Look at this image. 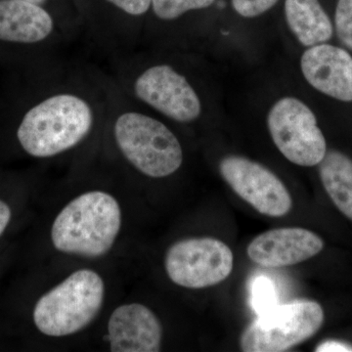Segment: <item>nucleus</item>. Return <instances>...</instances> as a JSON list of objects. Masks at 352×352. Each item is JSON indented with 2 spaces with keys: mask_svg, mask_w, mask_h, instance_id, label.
<instances>
[{
  "mask_svg": "<svg viewBox=\"0 0 352 352\" xmlns=\"http://www.w3.org/2000/svg\"><path fill=\"white\" fill-rule=\"evenodd\" d=\"M319 166L324 188L336 207L352 220V160L342 152L326 153Z\"/></svg>",
  "mask_w": 352,
  "mask_h": 352,
  "instance_id": "15",
  "label": "nucleus"
},
{
  "mask_svg": "<svg viewBox=\"0 0 352 352\" xmlns=\"http://www.w3.org/2000/svg\"><path fill=\"white\" fill-rule=\"evenodd\" d=\"M94 101L75 89H60L41 97L25 111L16 138L25 153L50 159L85 142L96 124Z\"/></svg>",
  "mask_w": 352,
  "mask_h": 352,
  "instance_id": "1",
  "label": "nucleus"
},
{
  "mask_svg": "<svg viewBox=\"0 0 352 352\" xmlns=\"http://www.w3.org/2000/svg\"><path fill=\"white\" fill-rule=\"evenodd\" d=\"M105 339L110 351L157 352L161 351L163 326L151 308L126 302L109 317Z\"/></svg>",
  "mask_w": 352,
  "mask_h": 352,
  "instance_id": "10",
  "label": "nucleus"
},
{
  "mask_svg": "<svg viewBox=\"0 0 352 352\" xmlns=\"http://www.w3.org/2000/svg\"><path fill=\"white\" fill-rule=\"evenodd\" d=\"M267 126L277 149L296 166H318L327 153L314 111L296 97H283L273 104Z\"/></svg>",
  "mask_w": 352,
  "mask_h": 352,
  "instance_id": "6",
  "label": "nucleus"
},
{
  "mask_svg": "<svg viewBox=\"0 0 352 352\" xmlns=\"http://www.w3.org/2000/svg\"><path fill=\"white\" fill-rule=\"evenodd\" d=\"M230 248L210 237L189 238L171 245L164 256L170 281L187 289H204L221 283L233 270Z\"/></svg>",
  "mask_w": 352,
  "mask_h": 352,
  "instance_id": "7",
  "label": "nucleus"
},
{
  "mask_svg": "<svg viewBox=\"0 0 352 352\" xmlns=\"http://www.w3.org/2000/svg\"><path fill=\"white\" fill-rule=\"evenodd\" d=\"M317 352H351L352 346L338 340H327L315 349Z\"/></svg>",
  "mask_w": 352,
  "mask_h": 352,
  "instance_id": "21",
  "label": "nucleus"
},
{
  "mask_svg": "<svg viewBox=\"0 0 352 352\" xmlns=\"http://www.w3.org/2000/svg\"><path fill=\"white\" fill-rule=\"evenodd\" d=\"M129 16L144 15L152 6V0H107Z\"/></svg>",
  "mask_w": 352,
  "mask_h": 352,
  "instance_id": "20",
  "label": "nucleus"
},
{
  "mask_svg": "<svg viewBox=\"0 0 352 352\" xmlns=\"http://www.w3.org/2000/svg\"><path fill=\"white\" fill-rule=\"evenodd\" d=\"M122 221V207L115 196L104 190H89L58 212L51 226V243L62 254L101 258L117 243Z\"/></svg>",
  "mask_w": 352,
  "mask_h": 352,
  "instance_id": "2",
  "label": "nucleus"
},
{
  "mask_svg": "<svg viewBox=\"0 0 352 352\" xmlns=\"http://www.w3.org/2000/svg\"><path fill=\"white\" fill-rule=\"evenodd\" d=\"M323 247V241L312 231L287 227L266 231L254 238L248 247V256L263 267L279 268L314 258Z\"/></svg>",
  "mask_w": 352,
  "mask_h": 352,
  "instance_id": "11",
  "label": "nucleus"
},
{
  "mask_svg": "<svg viewBox=\"0 0 352 352\" xmlns=\"http://www.w3.org/2000/svg\"><path fill=\"white\" fill-rule=\"evenodd\" d=\"M279 0H231L234 11L244 18H256L270 10Z\"/></svg>",
  "mask_w": 352,
  "mask_h": 352,
  "instance_id": "19",
  "label": "nucleus"
},
{
  "mask_svg": "<svg viewBox=\"0 0 352 352\" xmlns=\"http://www.w3.org/2000/svg\"><path fill=\"white\" fill-rule=\"evenodd\" d=\"M105 296L106 284L100 273L90 268L74 271L38 298L32 321L46 337L76 335L96 319Z\"/></svg>",
  "mask_w": 352,
  "mask_h": 352,
  "instance_id": "3",
  "label": "nucleus"
},
{
  "mask_svg": "<svg viewBox=\"0 0 352 352\" xmlns=\"http://www.w3.org/2000/svg\"><path fill=\"white\" fill-rule=\"evenodd\" d=\"M215 0H152L151 8L160 20L173 21L189 11L212 6Z\"/></svg>",
  "mask_w": 352,
  "mask_h": 352,
  "instance_id": "16",
  "label": "nucleus"
},
{
  "mask_svg": "<svg viewBox=\"0 0 352 352\" xmlns=\"http://www.w3.org/2000/svg\"><path fill=\"white\" fill-rule=\"evenodd\" d=\"M285 16L289 29L305 47L332 38V22L319 0H285Z\"/></svg>",
  "mask_w": 352,
  "mask_h": 352,
  "instance_id": "14",
  "label": "nucleus"
},
{
  "mask_svg": "<svg viewBox=\"0 0 352 352\" xmlns=\"http://www.w3.org/2000/svg\"><path fill=\"white\" fill-rule=\"evenodd\" d=\"M219 171L233 191L261 214L280 217L291 210L293 201L289 190L263 164L231 155L220 161Z\"/></svg>",
  "mask_w": 352,
  "mask_h": 352,
  "instance_id": "9",
  "label": "nucleus"
},
{
  "mask_svg": "<svg viewBox=\"0 0 352 352\" xmlns=\"http://www.w3.org/2000/svg\"><path fill=\"white\" fill-rule=\"evenodd\" d=\"M112 133L118 151L141 175L164 178L182 168V143L170 127L152 116L122 111L113 120Z\"/></svg>",
  "mask_w": 352,
  "mask_h": 352,
  "instance_id": "4",
  "label": "nucleus"
},
{
  "mask_svg": "<svg viewBox=\"0 0 352 352\" xmlns=\"http://www.w3.org/2000/svg\"><path fill=\"white\" fill-rule=\"evenodd\" d=\"M131 90L138 100L179 124L195 122L203 110L195 88L170 65L143 69L132 80Z\"/></svg>",
  "mask_w": 352,
  "mask_h": 352,
  "instance_id": "8",
  "label": "nucleus"
},
{
  "mask_svg": "<svg viewBox=\"0 0 352 352\" xmlns=\"http://www.w3.org/2000/svg\"><path fill=\"white\" fill-rule=\"evenodd\" d=\"M52 16L27 0H0V41L16 45L44 43L54 34Z\"/></svg>",
  "mask_w": 352,
  "mask_h": 352,
  "instance_id": "13",
  "label": "nucleus"
},
{
  "mask_svg": "<svg viewBox=\"0 0 352 352\" xmlns=\"http://www.w3.org/2000/svg\"><path fill=\"white\" fill-rule=\"evenodd\" d=\"M27 1L32 2V3L38 4V6H43L47 2V0H27Z\"/></svg>",
  "mask_w": 352,
  "mask_h": 352,
  "instance_id": "23",
  "label": "nucleus"
},
{
  "mask_svg": "<svg viewBox=\"0 0 352 352\" xmlns=\"http://www.w3.org/2000/svg\"><path fill=\"white\" fill-rule=\"evenodd\" d=\"M300 69L317 91L336 100L352 102V56L346 50L326 43L308 47Z\"/></svg>",
  "mask_w": 352,
  "mask_h": 352,
  "instance_id": "12",
  "label": "nucleus"
},
{
  "mask_svg": "<svg viewBox=\"0 0 352 352\" xmlns=\"http://www.w3.org/2000/svg\"><path fill=\"white\" fill-rule=\"evenodd\" d=\"M251 302L258 315L277 305V293L275 285L268 277L259 276L252 281Z\"/></svg>",
  "mask_w": 352,
  "mask_h": 352,
  "instance_id": "17",
  "label": "nucleus"
},
{
  "mask_svg": "<svg viewBox=\"0 0 352 352\" xmlns=\"http://www.w3.org/2000/svg\"><path fill=\"white\" fill-rule=\"evenodd\" d=\"M12 219V210L8 204L0 200V237L6 232Z\"/></svg>",
  "mask_w": 352,
  "mask_h": 352,
  "instance_id": "22",
  "label": "nucleus"
},
{
  "mask_svg": "<svg viewBox=\"0 0 352 352\" xmlns=\"http://www.w3.org/2000/svg\"><path fill=\"white\" fill-rule=\"evenodd\" d=\"M323 308L314 300H300L275 305L248 326L240 346L245 352H281L302 344L318 332Z\"/></svg>",
  "mask_w": 352,
  "mask_h": 352,
  "instance_id": "5",
  "label": "nucleus"
},
{
  "mask_svg": "<svg viewBox=\"0 0 352 352\" xmlns=\"http://www.w3.org/2000/svg\"><path fill=\"white\" fill-rule=\"evenodd\" d=\"M335 27L340 43L352 51V0H338Z\"/></svg>",
  "mask_w": 352,
  "mask_h": 352,
  "instance_id": "18",
  "label": "nucleus"
}]
</instances>
